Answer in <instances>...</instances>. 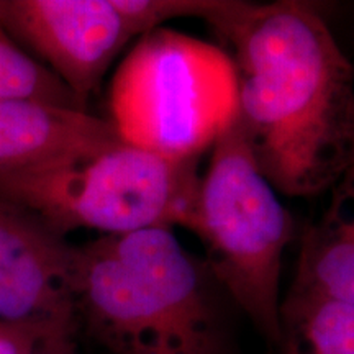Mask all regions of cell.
<instances>
[{
    "instance_id": "obj_1",
    "label": "cell",
    "mask_w": 354,
    "mask_h": 354,
    "mask_svg": "<svg viewBox=\"0 0 354 354\" xmlns=\"http://www.w3.org/2000/svg\"><path fill=\"white\" fill-rule=\"evenodd\" d=\"M232 46L236 123L279 194L328 190L354 156V68L310 3L243 2L218 33Z\"/></svg>"
},
{
    "instance_id": "obj_2",
    "label": "cell",
    "mask_w": 354,
    "mask_h": 354,
    "mask_svg": "<svg viewBox=\"0 0 354 354\" xmlns=\"http://www.w3.org/2000/svg\"><path fill=\"white\" fill-rule=\"evenodd\" d=\"M223 290L169 228L77 246L79 335L109 354H232Z\"/></svg>"
},
{
    "instance_id": "obj_3",
    "label": "cell",
    "mask_w": 354,
    "mask_h": 354,
    "mask_svg": "<svg viewBox=\"0 0 354 354\" xmlns=\"http://www.w3.org/2000/svg\"><path fill=\"white\" fill-rule=\"evenodd\" d=\"M198 159H172L118 140L38 169L0 176V197L68 236L91 230L100 236L183 227L192 230Z\"/></svg>"
},
{
    "instance_id": "obj_4",
    "label": "cell",
    "mask_w": 354,
    "mask_h": 354,
    "mask_svg": "<svg viewBox=\"0 0 354 354\" xmlns=\"http://www.w3.org/2000/svg\"><path fill=\"white\" fill-rule=\"evenodd\" d=\"M110 118L127 143L172 159H198L236 117V73L215 44L176 30L136 39L115 71Z\"/></svg>"
},
{
    "instance_id": "obj_5",
    "label": "cell",
    "mask_w": 354,
    "mask_h": 354,
    "mask_svg": "<svg viewBox=\"0 0 354 354\" xmlns=\"http://www.w3.org/2000/svg\"><path fill=\"white\" fill-rule=\"evenodd\" d=\"M210 149L190 232L205 248V264L223 294L274 344L281 326L282 259L294 220L234 120Z\"/></svg>"
},
{
    "instance_id": "obj_6",
    "label": "cell",
    "mask_w": 354,
    "mask_h": 354,
    "mask_svg": "<svg viewBox=\"0 0 354 354\" xmlns=\"http://www.w3.org/2000/svg\"><path fill=\"white\" fill-rule=\"evenodd\" d=\"M203 13L202 0H0V28L87 110L128 44L169 20Z\"/></svg>"
},
{
    "instance_id": "obj_7",
    "label": "cell",
    "mask_w": 354,
    "mask_h": 354,
    "mask_svg": "<svg viewBox=\"0 0 354 354\" xmlns=\"http://www.w3.org/2000/svg\"><path fill=\"white\" fill-rule=\"evenodd\" d=\"M77 245L0 197V320H76Z\"/></svg>"
},
{
    "instance_id": "obj_8",
    "label": "cell",
    "mask_w": 354,
    "mask_h": 354,
    "mask_svg": "<svg viewBox=\"0 0 354 354\" xmlns=\"http://www.w3.org/2000/svg\"><path fill=\"white\" fill-rule=\"evenodd\" d=\"M122 140L87 110L32 99H0V176L91 154Z\"/></svg>"
},
{
    "instance_id": "obj_9",
    "label": "cell",
    "mask_w": 354,
    "mask_h": 354,
    "mask_svg": "<svg viewBox=\"0 0 354 354\" xmlns=\"http://www.w3.org/2000/svg\"><path fill=\"white\" fill-rule=\"evenodd\" d=\"M328 192V205L304 232L289 292L354 307V156Z\"/></svg>"
},
{
    "instance_id": "obj_10",
    "label": "cell",
    "mask_w": 354,
    "mask_h": 354,
    "mask_svg": "<svg viewBox=\"0 0 354 354\" xmlns=\"http://www.w3.org/2000/svg\"><path fill=\"white\" fill-rule=\"evenodd\" d=\"M274 346L276 354H354V307L287 290Z\"/></svg>"
},
{
    "instance_id": "obj_11",
    "label": "cell",
    "mask_w": 354,
    "mask_h": 354,
    "mask_svg": "<svg viewBox=\"0 0 354 354\" xmlns=\"http://www.w3.org/2000/svg\"><path fill=\"white\" fill-rule=\"evenodd\" d=\"M0 99H32L86 110L50 69L26 55L0 28Z\"/></svg>"
},
{
    "instance_id": "obj_12",
    "label": "cell",
    "mask_w": 354,
    "mask_h": 354,
    "mask_svg": "<svg viewBox=\"0 0 354 354\" xmlns=\"http://www.w3.org/2000/svg\"><path fill=\"white\" fill-rule=\"evenodd\" d=\"M76 320L63 322H3L0 320V354H32L48 336Z\"/></svg>"
},
{
    "instance_id": "obj_13",
    "label": "cell",
    "mask_w": 354,
    "mask_h": 354,
    "mask_svg": "<svg viewBox=\"0 0 354 354\" xmlns=\"http://www.w3.org/2000/svg\"><path fill=\"white\" fill-rule=\"evenodd\" d=\"M32 354H79L77 325L55 331Z\"/></svg>"
}]
</instances>
